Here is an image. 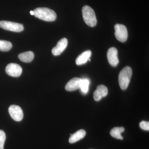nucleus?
Listing matches in <instances>:
<instances>
[{
    "instance_id": "obj_15",
    "label": "nucleus",
    "mask_w": 149,
    "mask_h": 149,
    "mask_svg": "<svg viewBox=\"0 0 149 149\" xmlns=\"http://www.w3.org/2000/svg\"><path fill=\"white\" fill-rule=\"evenodd\" d=\"M12 47V44L8 41L0 40V51L8 52Z\"/></svg>"
},
{
    "instance_id": "obj_18",
    "label": "nucleus",
    "mask_w": 149,
    "mask_h": 149,
    "mask_svg": "<svg viewBox=\"0 0 149 149\" xmlns=\"http://www.w3.org/2000/svg\"><path fill=\"white\" fill-rule=\"evenodd\" d=\"M6 139L5 133L3 130H0V149H4Z\"/></svg>"
},
{
    "instance_id": "obj_21",
    "label": "nucleus",
    "mask_w": 149,
    "mask_h": 149,
    "mask_svg": "<svg viewBox=\"0 0 149 149\" xmlns=\"http://www.w3.org/2000/svg\"><path fill=\"white\" fill-rule=\"evenodd\" d=\"M30 14L31 15H34V11H31L30 12Z\"/></svg>"
},
{
    "instance_id": "obj_13",
    "label": "nucleus",
    "mask_w": 149,
    "mask_h": 149,
    "mask_svg": "<svg viewBox=\"0 0 149 149\" xmlns=\"http://www.w3.org/2000/svg\"><path fill=\"white\" fill-rule=\"evenodd\" d=\"M18 58L21 61L24 63H29L34 58V54L31 51L25 52L19 54Z\"/></svg>"
},
{
    "instance_id": "obj_20",
    "label": "nucleus",
    "mask_w": 149,
    "mask_h": 149,
    "mask_svg": "<svg viewBox=\"0 0 149 149\" xmlns=\"http://www.w3.org/2000/svg\"><path fill=\"white\" fill-rule=\"evenodd\" d=\"M93 97L96 101H99L102 98V97L97 90L95 91L93 93Z\"/></svg>"
},
{
    "instance_id": "obj_1",
    "label": "nucleus",
    "mask_w": 149,
    "mask_h": 149,
    "mask_svg": "<svg viewBox=\"0 0 149 149\" xmlns=\"http://www.w3.org/2000/svg\"><path fill=\"white\" fill-rule=\"evenodd\" d=\"M33 11L35 17L44 21H54L56 18V13L52 10L47 8H38Z\"/></svg>"
},
{
    "instance_id": "obj_16",
    "label": "nucleus",
    "mask_w": 149,
    "mask_h": 149,
    "mask_svg": "<svg viewBox=\"0 0 149 149\" xmlns=\"http://www.w3.org/2000/svg\"><path fill=\"white\" fill-rule=\"evenodd\" d=\"M90 81L87 79L81 80L80 82V88L83 93H86L88 92Z\"/></svg>"
},
{
    "instance_id": "obj_5",
    "label": "nucleus",
    "mask_w": 149,
    "mask_h": 149,
    "mask_svg": "<svg viewBox=\"0 0 149 149\" xmlns=\"http://www.w3.org/2000/svg\"><path fill=\"white\" fill-rule=\"evenodd\" d=\"M115 35L118 41L121 42H124L128 38V31L125 25L117 24L114 26Z\"/></svg>"
},
{
    "instance_id": "obj_12",
    "label": "nucleus",
    "mask_w": 149,
    "mask_h": 149,
    "mask_svg": "<svg viewBox=\"0 0 149 149\" xmlns=\"http://www.w3.org/2000/svg\"><path fill=\"white\" fill-rule=\"evenodd\" d=\"M86 131L83 129H80L71 135L69 138V142L70 143H74L83 139L86 135Z\"/></svg>"
},
{
    "instance_id": "obj_2",
    "label": "nucleus",
    "mask_w": 149,
    "mask_h": 149,
    "mask_svg": "<svg viewBox=\"0 0 149 149\" xmlns=\"http://www.w3.org/2000/svg\"><path fill=\"white\" fill-rule=\"evenodd\" d=\"M132 75V70L129 66L124 67L120 71L118 76V82L122 90L127 89L130 82Z\"/></svg>"
},
{
    "instance_id": "obj_14",
    "label": "nucleus",
    "mask_w": 149,
    "mask_h": 149,
    "mask_svg": "<svg viewBox=\"0 0 149 149\" xmlns=\"http://www.w3.org/2000/svg\"><path fill=\"white\" fill-rule=\"evenodd\" d=\"M124 130L125 129L123 127H115L111 130V136L115 139L123 140V138L121 136V134L124 132Z\"/></svg>"
},
{
    "instance_id": "obj_8",
    "label": "nucleus",
    "mask_w": 149,
    "mask_h": 149,
    "mask_svg": "<svg viewBox=\"0 0 149 149\" xmlns=\"http://www.w3.org/2000/svg\"><path fill=\"white\" fill-rule=\"evenodd\" d=\"M108 61L109 64L113 67L117 66L119 63L118 57V51L115 47H111L109 49L107 54Z\"/></svg>"
},
{
    "instance_id": "obj_11",
    "label": "nucleus",
    "mask_w": 149,
    "mask_h": 149,
    "mask_svg": "<svg viewBox=\"0 0 149 149\" xmlns=\"http://www.w3.org/2000/svg\"><path fill=\"white\" fill-rule=\"evenodd\" d=\"M92 55L91 50H87L81 54L77 57L76 59V64L78 65H81L86 63Z\"/></svg>"
},
{
    "instance_id": "obj_3",
    "label": "nucleus",
    "mask_w": 149,
    "mask_h": 149,
    "mask_svg": "<svg viewBox=\"0 0 149 149\" xmlns=\"http://www.w3.org/2000/svg\"><path fill=\"white\" fill-rule=\"evenodd\" d=\"M83 19L90 27H94L97 23L95 14L93 8L88 6H85L82 8Z\"/></svg>"
},
{
    "instance_id": "obj_10",
    "label": "nucleus",
    "mask_w": 149,
    "mask_h": 149,
    "mask_svg": "<svg viewBox=\"0 0 149 149\" xmlns=\"http://www.w3.org/2000/svg\"><path fill=\"white\" fill-rule=\"evenodd\" d=\"M82 79L78 77H74L70 80L66 85L65 89L66 91L71 92L76 91L80 88V82Z\"/></svg>"
},
{
    "instance_id": "obj_17",
    "label": "nucleus",
    "mask_w": 149,
    "mask_h": 149,
    "mask_svg": "<svg viewBox=\"0 0 149 149\" xmlns=\"http://www.w3.org/2000/svg\"><path fill=\"white\" fill-rule=\"evenodd\" d=\"M97 90L102 98L106 97L108 95V91L106 86L104 85H99L97 88Z\"/></svg>"
},
{
    "instance_id": "obj_6",
    "label": "nucleus",
    "mask_w": 149,
    "mask_h": 149,
    "mask_svg": "<svg viewBox=\"0 0 149 149\" xmlns=\"http://www.w3.org/2000/svg\"><path fill=\"white\" fill-rule=\"evenodd\" d=\"M8 112L12 118L16 121H20L23 118V113L21 108L18 106L12 105L10 106Z\"/></svg>"
},
{
    "instance_id": "obj_9",
    "label": "nucleus",
    "mask_w": 149,
    "mask_h": 149,
    "mask_svg": "<svg viewBox=\"0 0 149 149\" xmlns=\"http://www.w3.org/2000/svg\"><path fill=\"white\" fill-rule=\"evenodd\" d=\"M68 44L67 39L63 38L58 41L56 46L52 50V53L54 56H58L66 49Z\"/></svg>"
},
{
    "instance_id": "obj_19",
    "label": "nucleus",
    "mask_w": 149,
    "mask_h": 149,
    "mask_svg": "<svg viewBox=\"0 0 149 149\" xmlns=\"http://www.w3.org/2000/svg\"><path fill=\"white\" fill-rule=\"evenodd\" d=\"M140 127L143 130L148 131L149 130V122L148 121H141L140 123Z\"/></svg>"
},
{
    "instance_id": "obj_4",
    "label": "nucleus",
    "mask_w": 149,
    "mask_h": 149,
    "mask_svg": "<svg viewBox=\"0 0 149 149\" xmlns=\"http://www.w3.org/2000/svg\"><path fill=\"white\" fill-rule=\"evenodd\" d=\"M0 27L5 30L15 32H21L24 30L22 24L10 21H0Z\"/></svg>"
},
{
    "instance_id": "obj_7",
    "label": "nucleus",
    "mask_w": 149,
    "mask_h": 149,
    "mask_svg": "<svg viewBox=\"0 0 149 149\" xmlns=\"http://www.w3.org/2000/svg\"><path fill=\"white\" fill-rule=\"evenodd\" d=\"M6 72L7 74L12 77H18L22 74V68L19 65L11 63L7 65Z\"/></svg>"
}]
</instances>
